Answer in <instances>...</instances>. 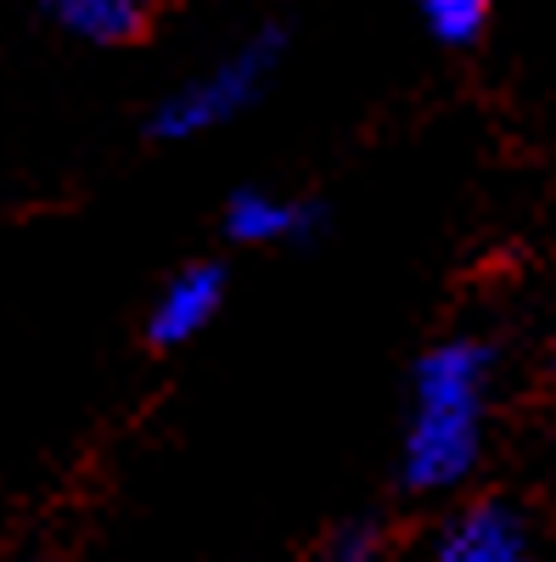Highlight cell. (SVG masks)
<instances>
[{
	"label": "cell",
	"instance_id": "obj_1",
	"mask_svg": "<svg viewBox=\"0 0 556 562\" xmlns=\"http://www.w3.org/2000/svg\"><path fill=\"white\" fill-rule=\"evenodd\" d=\"M495 349L484 338L433 344L410 371V434H405V484L450 490L484 456V389Z\"/></svg>",
	"mask_w": 556,
	"mask_h": 562
},
{
	"label": "cell",
	"instance_id": "obj_4",
	"mask_svg": "<svg viewBox=\"0 0 556 562\" xmlns=\"http://www.w3.org/2000/svg\"><path fill=\"white\" fill-rule=\"evenodd\" d=\"M439 562H529V529L506 501H473L444 524Z\"/></svg>",
	"mask_w": 556,
	"mask_h": 562
},
{
	"label": "cell",
	"instance_id": "obj_7",
	"mask_svg": "<svg viewBox=\"0 0 556 562\" xmlns=\"http://www.w3.org/2000/svg\"><path fill=\"white\" fill-rule=\"evenodd\" d=\"M495 12V0H422V18L444 45H473Z\"/></svg>",
	"mask_w": 556,
	"mask_h": 562
},
{
	"label": "cell",
	"instance_id": "obj_6",
	"mask_svg": "<svg viewBox=\"0 0 556 562\" xmlns=\"http://www.w3.org/2000/svg\"><path fill=\"white\" fill-rule=\"evenodd\" d=\"M39 7L90 45H135L152 29V0H39Z\"/></svg>",
	"mask_w": 556,
	"mask_h": 562
},
{
	"label": "cell",
	"instance_id": "obj_8",
	"mask_svg": "<svg viewBox=\"0 0 556 562\" xmlns=\"http://www.w3.org/2000/svg\"><path fill=\"white\" fill-rule=\"evenodd\" d=\"M377 557H383V524H371V518L332 529L315 551V562H377Z\"/></svg>",
	"mask_w": 556,
	"mask_h": 562
},
{
	"label": "cell",
	"instance_id": "obj_3",
	"mask_svg": "<svg viewBox=\"0 0 556 562\" xmlns=\"http://www.w3.org/2000/svg\"><path fill=\"white\" fill-rule=\"evenodd\" d=\"M219 304H225V265H208V259L185 265L147 315V344L152 349H180L185 338H197L219 315Z\"/></svg>",
	"mask_w": 556,
	"mask_h": 562
},
{
	"label": "cell",
	"instance_id": "obj_2",
	"mask_svg": "<svg viewBox=\"0 0 556 562\" xmlns=\"http://www.w3.org/2000/svg\"><path fill=\"white\" fill-rule=\"evenodd\" d=\"M282 52H287V34H282V29H259L242 52H230V57L214 63L203 79H192L185 90L163 97L147 130H152L158 140H185V135H203V130H214V124H225V119H237L242 108L259 102V90L270 85Z\"/></svg>",
	"mask_w": 556,
	"mask_h": 562
},
{
	"label": "cell",
	"instance_id": "obj_5",
	"mask_svg": "<svg viewBox=\"0 0 556 562\" xmlns=\"http://www.w3.org/2000/svg\"><path fill=\"white\" fill-rule=\"evenodd\" d=\"M320 225V209L315 203H287V198H270L259 186H242L237 198L225 203V231L230 243H287V237H309Z\"/></svg>",
	"mask_w": 556,
	"mask_h": 562
}]
</instances>
